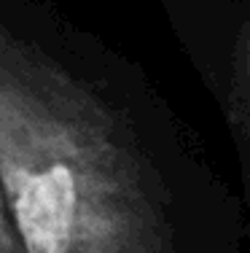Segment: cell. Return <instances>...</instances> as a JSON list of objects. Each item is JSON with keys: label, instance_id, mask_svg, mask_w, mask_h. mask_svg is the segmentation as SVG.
I'll use <instances>...</instances> for the list:
<instances>
[{"label": "cell", "instance_id": "1", "mask_svg": "<svg viewBox=\"0 0 250 253\" xmlns=\"http://www.w3.org/2000/svg\"><path fill=\"white\" fill-rule=\"evenodd\" d=\"M121 78L43 0H0V183L25 253H175Z\"/></svg>", "mask_w": 250, "mask_h": 253}, {"label": "cell", "instance_id": "2", "mask_svg": "<svg viewBox=\"0 0 250 253\" xmlns=\"http://www.w3.org/2000/svg\"><path fill=\"white\" fill-rule=\"evenodd\" d=\"M0 253H25L22 240L16 234L14 218H11L8 202H5V194H3V183H0Z\"/></svg>", "mask_w": 250, "mask_h": 253}, {"label": "cell", "instance_id": "3", "mask_svg": "<svg viewBox=\"0 0 250 253\" xmlns=\"http://www.w3.org/2000/svg\"><path fill=\"white\" fill-rule=\"evenodd\" d=\"M245 65H248V81H250V41H248V62Z\"/></svg>", "mask_w": 250, "mask_h": 253}]
</instances>
